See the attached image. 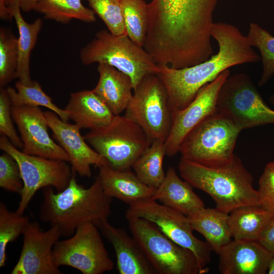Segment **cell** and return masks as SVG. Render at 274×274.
I'll use <instances>...</instances> for the list:
<instances>
[{
	"label": "cell",
	"mask_w": 274,
	"mask_h": 274,
	"mask_svg": "<svg viewBox=\"0 0 274 274\" xmlns=\"http://www.w3.org/2000/svg\"><path fill=\"white\" fill-rule=\"evenodd\" d=\"M218 0H152L144 48L158 65L191 66L213 54L211 29Z\"/></svg>",
	"instance_id": "cell-1"
},
{
	"label": "cell",
	"mask_w": 274,
	"mask_h": 274,
	"mask_svg": "<svg viewBox=\"0 0 274 274\" xmlns=\"http://www.w3.org/2000/svg\"><path fill=\"white\" fill-rule=\"evenodd\" d=\"M218 45L216 54L194 65L173 68L158 65L157 74L164 85L172 111L187 107L198 91L232 66L257 63L260 56L235 26L224 22H214L211 32Z\"/></svg>",
	"instance_id": "cell-2"
},
{
	"label": "cell",
	"mask_w": 274,
	"mask_h": 274,
	"mask_svg": "<svg viewBox=\"0 0 274 274\" xmlns=\"http://www.w3.org/2000/svg\"><path fill=\"white\" fill-rule=\"evenodd\" d=\"M75 175L61 191L55 192L51 186L43 188L40 220L57 226L64 237L73 235L83 223L108 219L111 212L112 198L104 192L98 177L86 188L77 182Z\"/></svg>",
	"instance_id": "cell-3"
},
{
	"label": "cell",
	"mask_w": 274,
	"mask_h": 274,
	"mask_svg": "<svg viewBox=\"0 0 274 274\" xmlns=\"http://www.w3.org/2000/svg\"><path fill=\"white\" fill-rule=\"evenodd\" d=\"M178 169L184 180L209 195L221 211L229 214L242 206H261L253 177L236 155L229 163L218 167L181 158Z\"/></svg>",
	"instance_id": "cell-4"
},
{
	"label": "cell",
	"mask_w": 274,
	"mask_h": 274,
	"mask_svg": "<svg viewBox=\"0 0 274 274\" xmlns=\"http://www.w3.org/2000/svg\"><path fill=\"white\" fill-rule=\"evenodd\" d=\"M84 65L104 63L127 75L134 90L149 74H157L159 67L144 47L132 41L126 34L116 36L108 30L96 32L94 38L81 50Z\"/></svg>",
	"instance_id": "cell-5"
},
{
	"label": "cell",
	"mask_w": 274,
	"mask_h": 274,
	"mask_svg": "<svg viewBox=\"0 0 274 274\" xmlns=\"http://www.w3.org/2000/svg\"><path fill=\"white\" fill-rule=\"evenodd\" d=\"M241 131L228 118L216 111L193 128L181 143V158L208 167L229 163Z\"/></svg>",
	"instance_id": "cell-6"
},
{
	"label": "cell",
	"mask_w": 274,
	"mask_h": 274,
	"mask_svg": "<svg viewBox=\"0 0 274 274\" xmlns=\"http://www.w3.org/2000/svg\"><path fill=\"white\" fill-rule=\"evenodd\" d=\"M86 142L113 168L128 170L152 141L144 130L125 115L115 116L102 127L90 130Z\"/></svg>",
	"instance_id": "cell-7"
},
{
	"label": "cell",
	"mask_w": 274,
	"mask_h": 274,
	"mask_svg": "<svg viewBox=\"0 0 274 274\" xmlns=\"http://www.w3.org/2000/svg\"><path fill=\"white\" fill-rule=\"evenodd\" d=\"M127 220L157 274L203 273L193 253L167 237L155 223L142 218Z\"/></svg>",
	"instance_id": "cell-8"
},
{
	"label": "cell",
	"mask_w": 274,
	"mask_h": 274,
	"mask_svg": "<svg viewBox=\"0 0 274 274\" xmlns=\"http://www.w3.org/2000/svg\"><path fill=\"white\" fill-rule=\"evenodd\" d=\"M217 111L241 130L274 124V110L263 100L251 77L245 73L229 75L222 84Z\"/></svg>",
	"instance_id": "cell-9"
},
{
	"label": "cell",
	"mask_w": 274,
	"mask_h": 274,
	"mask_svg": "<svg viewBox=\"0 0 274 274\" xmlns=\"http://www.w3.org/2000/svg\"><path fill=\"white\" fill-rule=\"evenodd\" d=\"M133 91L124 115L139 125L152 142H165L172 128L173 115L163 82L157 74H149Z\"/></svg>",
	"instance_id": "cell-10"
},
{
	"label": "cell",
	"mask_w": 274,
	"mask_h": 274,
	"mask_svg": "<svg viewBox=\"0 0 274 274\" xmlns=\"http://www.w3.org/2000/svg\"><path fill=\"white\" fill-rule=\"evenodd\" d=\"M125 217L126 219L142 218L153 222L167 237L193 253L203 273L208 271L206 266L211 260L213 250L207 242L194 236L193 229L185 215L158 203L150 197L129 204Z\"/></svg>",
	"instance_id": "cell-11"
},
{
	"label": "cell",
	"mask_w": 274,
	"mask_h": 274,
	"mask_svg": "<svg viewBox=\"0 0 274 274\" xmlns=\"http://www.w3.org/2000/svg\"><path fill=\"white\" fill-rule=\"evenodd\" d=\"M0 149L12 156L20 168L23 183L16 211L23 214L37 191L52 187L61 191L76 173L66 161L29 155L14 146L4 135L0 138Z\"/></svg>",
	"instance_id": "cell-12"
},
{
	"label": "cell",
	"mask_w": 274,
	"mask_h": 274,
	"mask_svg": "<svg viewBox=\"0 0 274 274\" xmlns=\"http://www.w3.org/2000/svg\"><path fill=\"white\" fill-rule=\"evenodd\" d=\"M99 229L86 222L67 239L58 241L53 250V259L58 267L68 266L83 274H101L115 266L106 250Z\"/></svg>",
	"instance_id": "cell-13"
},
{
	"label": "cell",
	"mask_w": 274,
	"mask_h": 274,
	"mask_svg": "<svg viewBox=\"0 0 274 274\" xmlns=\"http://www.w3.org/2000/svg\"><path fill=\"white\" fill-rule=\"evenodd\" d=\"M230 75L229 69L202 87L194 99L184 109L172 112L173 122L169 134L164 142L166 155L175 156L186 135L196 125L217 111L220 89Z\"/></svg>",
	"instance_id": "cell-14"
},
{
	"label": "cell",
	"mask_w": 274,
	"mask_h": 274,
	"mask_svg": "<svg viewBox=\"0 0 274 274\" xmlns=\"http://www.w3.org/2000/svg\"><path fill=\"white\" fill-rule=\"evenodd\" d=\"M18 260L11 274H61L54 263L53 250L61 233L56 226L42 230L38 223L30 221L23 234Z\"/></svg>",
	"instance_id": "cell-15"
},
{
	"label": "cell",
	"mask_w": 274,
	"mask_h": 274,
	"mask_svg": "<svg viewBox=\"0 0 274 274\" xmlns=\"http://www.w3.org/2000/svg\"><path fill=\"white\" fill-rule=\"evenodd\" d=\"M11 113L23 144L22 151L29 155L69 162L67 154L49 135L46 117L39 107L12 106Z\"/></svg>",
	"instance_id": "cell-16"
},
{
	"label": "cell",
	"mask_w": 274,
	"mask_h": 274,
	"mask_svg": "<svg viewBox=\"0 0 274 274\" xmlns=\"http://www.w3.org/2000/svg\"><path fill=\"white\" fill-rule=\"evenodd\" d=\"M44 114L53 138L67 154L71 167L76 173L81 177L90 178L91 165L98 167L108 162L88 145L77 124L62 120L52 111H46Z\"/></svg>",
	"instance_id": "cell-17"
},
{
	"label": "cell",
	"mask_w": 274,
	"mask_h": 274,
	"mask_svg": "<svg viewBox=\"0 0 274 274\" xmlns=\"http://www.w3.org/2000/svg\"><path fill=\"white\" fill-rule=\"evenodd\" d=\"M218 254L222 274H265L274 256L259 241L233 239Z\"/></svg>",
	"instance_id": "cell-18"
},
{
	"label": "cell",
	"mask_w": 274,
	"mask_h": 274,
	"mask_svg": "<svg viewBox=\"0 0 274 274\" xmlns=\"http://www.w3.org/2000/svg\"><path fill=\"white\" fill-rule=\"evenodd\" d=\"M102 234L112 245L120 274H157L135 238L123 228L111 225L108 219L95 224Z\"/></svg>",
	"instance_id": "cell-19"
},
{
	"label": "cell",
	"mask_w": 274,
	"mask_h": 274,
	"mask_svg": "<svg viewBox=\"0 0 274 274\" xmlns=\"http://www.w3.org/2000/svg\"><path fill=\"white\" fill-rule=\"evenodd\" d=\"M99 79L93 92L107 105L115 116L125 111L133 90L131 78L115 67L98 63Z\"/></svg>",
	"instance_id": "cell-20"
},
{
	"label": "cell",
	"mask_w": 274,
	"mask_h": 274,
	"mask_svg": "<svg viewBox=\"0 0 274 274\" xmlns=\"http://www.w3.org/2000/svg\"><path fill=\"white\" fill-rule=\"evenodd\" d=\"M98 177L104 192L128 204L152 196L154 189L142 182L130 169H117L108 162L98 167Z\"/></svg>",
	"instance_id": "cell-21"
},
{
	"label": "cell",
	"mask_w": 274,
	"mask_h": 274,
	"mask_svg": "<svg viewBox=\"0 0 274 274\" xmlns=\"http://www.w3.org/2000/svg\"><path fill=\"white\" fill-rule=\"evenodd\" d=\"M65 109L81 129L94 130L108 125L115 115L107 105L91 90L71 93Z\"/></svg>",
	"instance_id": "cell-22"
},
{
	"label": "cell",
	"mask_w": 274,
	"mask_h": 274,
	"mask_svg": "<svg viewBox=\"0 0 274 274\" xmlns=\"http://www.w3.org/2000/svg\"><path fill=\"white\" fill-rule=\"evenodd\" d=\"M151 197L187 216L205 207L192 186L182 180L172 166L168 168L163 181L154 190Z\"/></svg>",
	"instance_id": "cell-23"
},
{
	"label": "cell",
	"mask_w": 274,
	"mask_h": 274,
	"mask_svg": "<svg viewBox=\"0 0 274 274\" xmlns=\"http://www.w3.org/2000/svg\"><path fill=\"white\" fill-rule=\"evenodd\" d=\"M193 230L200 233L213 251L218 254L232 239L229 226V214L217 208L205 207L187 216Z\"/></svg>",
	"instance_id": "cell-24"
},
{
	"label": "cell",
	"mask_w": 274,
	"mask_h": 274,
	"mask_svg": "<svg viewBox=\"0 0 274 274\" xmlns=\"http://www.w3.org/2000/svg\"><path fill=\"white\" fill-rule=\"evenodd\" d=\"M11 18H14L18 28V60L16 78L22 84L30 85L33 81L30 75L31 52L35 47L43 25L42 20L37 18L32 23L26 22L17 4L7 7Z\"/></svg>",
	"instance_id": "cell-25"
},
{
	"label": "cell",
	"mask_w": 274,
	"mask_h": 274,
	"mask_svg": "<svg viewBox=\"0 0 274 274\" xmlns=\"http://www.w3.org/2000/svg\"><path fill=\"white\" fill-rule=\"evenodd\" d=\"M274 217L260 206H245L229 214V226L232 239L258 241L263 229Z\"/></svg>",
	"instance_id": "cell-26"
},
{
	"label": "cell",
	"mask_w": 274,
	"mask_h": 274,
	"mask_svg": "<svg viewBox=\"0 0 274 274\" xmlns=\"http://www.w3.org/2000/svg\"><path fill=\"white\" fill-rule=\"evenodd\" d=\"M165 155L164 142L160 140H153L132 166L138 179L154 190L160 185L165 176L163 168Z\"/></svg>",
	"instance_id": "cell-27"
},
{
	"label": "cell",
	"mask_w": 274,
	"mask_h": 274,
	"mask_svg": "<svg viewBox=\"0 0 274 274\" xmlns=\"http://www.w3.org/2000/svg\"><path fill=\"white\" fill-rule=\"evenodd\" d=\"M33 11L43 14L45 19L63 24L73 19L86 23L96 21L94 12L84 6L81 0H42Z\"/></svg>",
	"instance_id": "cell-28"
},
{
	"label": "cell",
	"mask_w": 274,
	"mask_h": 274,
	"mask_svg": "<svg viewBox=\"0 0 274 274\" xmlns=\"http://www.w3.org/2000/svg\"><path fill=\"white\" fill-rule=\"evenodd\" d=\"M15 86V89L12 87L6 88L12 106L45 107L55 113L62 120H69L66 110L57 107L43 90L38 82L33 81L31 85H26L18 81Z\"/></svg>",
	"instance_id": "cell-29"
},
{
	"label": "cell",
	"mask_w": 274,
	"mask_h": 274,
	"mask_svg": "<svg viewBox=\"0 0 274 274\" xmlns=\"http://www.w3.org/2000/svg\"><path fill=\"white\" fill-rule=\"evenodd\" d=\"M127 35L144 47L148 22V4L144 0H120Z\"/></svg>",
	"instance_id": "cell-30"
},
{
	"label": "cell",
	"mask_w": 274,
	"mask_h": 274,
	"mask_svg": "<svg viewBox=\"0 0 274 274\" xmlns=\"http://www.w3.org/2000/svg\"><path fill=\"white\" fill-rule=\"evenodd\" d=\"M247 37L250 44L260 52L263 70L258 84L263 86L274 75V37L257 23L251 22Z\"/></svg>",
	"instance_id": "cell-31"
},
{
	"label": "cell",
	"mask_w": 274,
	"mask_h": 274,
	"mask_svg": "<svg viewBox=\"0 0 274 274\" xmlns=\"http://www.w3.org/2000/svg\"><path fill=\"white\" fill-rule=\"evenodd\" d=\"M27 216L10 211L3 202L0 203V267H4L7 260L8 245L23 234L29 223Z\"/></svg>",
	"instance_id": "cell-32"
},
{
	"label": "cell",
	"mask_w": 274,
	"mask_h": 274,
	"mask_svg": "<svg viewBox=\"0 0 274 274\" xmlns=\"http://www.w3.org/2000/svg\"><path fill=\"white\" fill-rule=\"evenodd\" d=\"M18 38L6 28L0 29V87L16 78L18 65Z\"/></svg>",
	"instance_id": "cell-33"
},
{
	"label": "cell",
	"mask_w": 274,
	"mask_h": 274,
	"mask_svg": "<svg viewBox=\"0 0 274 274\" xmlns=\"http://www.w3.org/2000/svg\"><path fill=\"white\" fill-rule=\"evenodd\" d=\"M87 1L111 33L116 36L126 34L120 0Z\"/></svg>",
	"instance_id": "cell-34"
},
{
	"label": "cell",
	"mask_w": 274,
	"mask_h": 274,
	"mask_svg": "<svg viewBox=\"0 0 274 274\" xmlns=\"http://www.w3.org/2000/svg\"><path fill=\"white\" fill-rule=\"evenodd\" d=\"M0 187L7 191L19 194L23 187L17 161L6 152L0 156Z\"/></svg>",
	"instance_id": "cell-35"
},
{
	"label": "cell",
	"mask_w": 274,
	"mask_h": 274,
	"mask_svg": "<svg viewBox=\"0 0 274 274\" xmlns=\"http://www.w3.org/2000/svg\"><path fill=\"white\" fill-rule=\"evenodd\" d=\"M12 104L6 88L0 90V132L16 148L22 149L23 143L14 127L11 113Z\"/></svg>",
	"instance_id": "cell-36"
},
{
	"label": "cell",
	"mask_w": 274,
	"mask_h": 274,
	"mask_svg": "<svg viewBox=\"0 0 274 274\" xmlns=\"http://www.w3.org/2000/svg\"><path fill=\"white\" fill-rule=\"evenodd\" d=\"M261 207L274 217V161L268 162L258 181Z\"/></svg>",
	"instance_id": "cell-37"
},
{
	"label": "cell",
	"mask_w": 274,
	"mask_h": 274,
	"mask_svg": "<svg viewBox=\"0 0 274 274\" xmlns=\"http://www.w3.org/2000/svg\"><path fill=\"white\" fill-rule=\"evenodd\" d=\"M258 241L266 249L274 254V217L263 229Z\"/></svg>",
	"instance_id": "cell-38"
},
{
	"label": "cell",
	"mask_w": 274,
	"mask_h": 274,
	"mask_svg": "<svg viewBox=\"0 0 274 274\" xmlns=\"http://www.w3.org/2000/svg\"><path fill=\"white\" fill-rule=\"evenodd\" d=\"M42 0H5L7 7L14 4H17L21 10L25 12L33 10L36 5Z\"/></svg>",
	"instance_id": "cell-39"
},
{
	"label": "cell",
	"mask_w": 274,
	"mask_h": 274,
	"mask_svg": "<svg viewBox=\"0 0 274 274\" xmlns=\"http://www.w3.org/2000/svg\"><path fill=\"white\" fill-rule=\"evenodd\" d=\"M0 18L5 20L11 19L5 4V0H0Z\"/></svg>",
	"instance_id": "cell-40"
},
{
	"label": "cell",
	"mask_w": 274,
	"mask_h": 274,
	"mask_svg": "<svg viewBox=\"0 0 274 274\" xmlns=\"http://www.w3.org/2000/svg\"><path fill=\"white\" fill-rule=\"evenodd\" d=\"M267 273L268 274H274V256L270 261Z\"/></svg>",
	"instance_id": "cell-41"
},
{
	"label": "cell",
	"mask_w": 274,
	"mask_h": 274,
	"mask_svg": "<svg viewBox=\"0 0 274 274\" xmlns=\"http://www.w3.org/2000/svg\"><path fill=\"white\" fill-rule=\"evenodd\" d=\"M269 102L274 106V94L270 96L269 99Z\"/></svg>",
	"instance_id": "cell-42"
}]
</instances>
